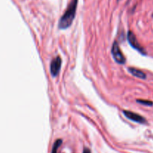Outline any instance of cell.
Segmentation results:
<instances>
[{
    "label": "cell",
    "instance_id": "1",
    "mask_svg": "<svg viewBox=\"0 0 153 153\" xmlns=\"http://www.w3.org/2000/svg\"><path fill=\"white\" fill-rule=\"evenodd\" d=\"M78 0H72L66 9L65 12L61 16L58 23V28L60 29H66L71 25L75 19L77 9Z\"/></svg>",
    "mask_w": 153,
    "mask_h": 153
},
{
    "label": "cell",
    "instance_id": "2",
    "mask_svg": "<svg viewBox=\"0 0 153 153\" xmlns=\"http://www.w3.org/2000/svg\"><path fill=\"white\" fill-rule=\"evenodd\" d=\"M111 53L113 55L114 59L115 60L117 63L120 64H124L126 63V58L123 54L119 45L117 42H114L112 45Z\"/></svg>",
    "mask_w": 153,
    "mask_h": 153
},
{
    "label": "cell",
    "instance_id": "3",
    "mask_svg": "<svg viewBox=\"0 0 153 153\" xmlns=\"http://www.w3.org/2000/svg\"><path fill=\"white\" fill-rule=\"evenodd\" d=\"M127 39H128V41L129 43V44L131 45V47H133L134 49H135L136 50H137L138 52H140V53L145 55L146 54V51L143 49V48L140 46V44L139 43V42L137 41V38H136L135 35H134V33L132 31H129L127 34Z\"/></svg>",
    "mask_w": 153,
    "mask_h": 153
},
{
    "label": "cell",
    "instance_id": "4",
    "mask_svg": "<svg viewBox=\"0 0 153 153\" xmlns=\"http://www.w3.org/2000/svg\"><path fill=\"white\" fill-rule=\"evenodd\" d=\"M61 64H62V61H61V58L60 56L56 57V58H54V59L51 61L50 73L52 76L56 77V76H58V73H59L60 72V70H61Z\"/></svg>",
    "mask_w": 153,
    "mask_h": 153
},
{
    "label": "cell",
    "instance_id": "5",
    "mask_svg": "<svg viewBox=\"0 0 153 153\" xmlns=\"http://www.w3.org/2000/svg\"><path fill=\"white\" fill-rule=\"evenodd\" d=\"M123 114L126 117L128 118L130 120L133 121V122L138 123L140 124L146 123V119L138 114L134 113V112L129 111H123Z\"/></svg>",
    "mask_w": 153,
    "mask_h": 153
},
{
    "label": "cell",
    "instance_id": "6",
    "mask_svg": "<svg viewBox=\"0 0 153 153\" xmlns=\"http://www.w3.org/2000/svg\"><path fill=\"white\" fill-rule=\"evenodd\" d=\"M128 72L131 73V75H133L135 77L139 78V79H145L146 78V75L144 72L141 71V70H138V69L134 68V67H128Z\"/></svg>",
    "mask_w": 153,
    "mask_h": 153
},
{
    "label": "cell",
    "instance_id": "7",
    "mask_svg": "<svg viewBox=\"0 0 153 153\" xmlns=\"http://www.w3.org/2000/svg\"><path fill=\"white\" fill-rule=\"evenodd\" d=\"M61 143H62V140H61V139H58V140H57L53 145L52 153H57L58 149L59 148V146H61Z\"/></svg>",
    "mask_w": 153,
    "mask_h": 153
},
{
    "label": "cell",
    "instance_id": "8",
    "mask_svg": "<svg viewBox=\"0 0 153 153\" xmlns=\"http://www.w3.org/2000/svg\"><path fill=\"white\" fill-rule=\"evenodd\" d=\"M137 102L140 104L144 105L146 106H152L153 105V102L151 101H149V100H137Z\"/></svg>",
    "mask_w": 153,
    "mask_h": 153
},
{
    "label": "cell",
    "instance_id": "9",
    "mask_svg": "<svg viewBox=\"0 0 153 153\" xmlns=\"http://www.w3.org/2000/svg\"><path fill=\"white\" fill-rule=\"evenodd\" d=\"M83 153H91V150L89 149H88V148H85Z\"/></svg>",
    "mask_w": 153,
    "mask_h": 153
}]
</instances>
